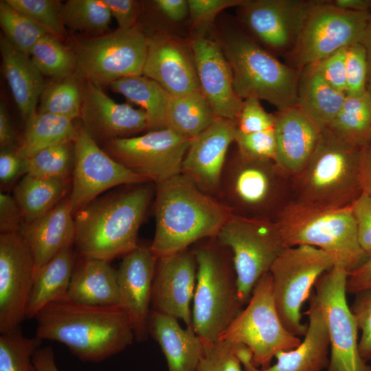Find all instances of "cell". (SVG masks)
Segmentation results:
<instances>
[{"mask_svg":"<svg viewBox=\"0 0 371 371\" xmlns=\"http://www.w3.org/2000/svg\"><path fill=\"white\" fill-rule=\"evenodd\" d=\"M34 319L35 337L64 344L85 362L104 361L135 340L131 319L120 306H89L65 299L47 305Z\"/></svg>","mask_w":371,"mask_h":371,"instance_id":"obj_1","label":"cell"},{"mask_svg":"<svg viewBox=\"0 0 371 371\" xmlns=\"http://www.w3.org/2000/svg\"><path fill=\"white\" fill-rule=\"evenodd\" d=\"M155 232L150 247L157 258L216 238L232 214L181 173L155 183Z\"/></svg>","mask_w":371,"mask_h":371,"instance_id":"obj_2","label":"cell"},{"mask_svg":"<svg viewBox=\"0 0 371 371\" xmlns=\"http://www.w3.org/2000/svg\"><path fill=\"white\" fill-rule=\"evenodd\" d=\"M147 183L98 197L74 214V245L82 258L111 262L137 245V235L155 194Z\"/></svg>","mask_w":371,"mask_h":371,"instance_id":"obj_3","label":"cell"},{"mask_svg":"<svg viewBox=\"0 0 371 371\" xmlns=\"http://www.w3.org/2000/svg\"><path fill=\"white\" fill-rule=\"evenodd\" d=\"M218 41L242 100H264L278 110L296 106L300 70L280 61L238 27H225Z\"/></svg>","mask_w":371,"mask_h":371,"instance_id":"obj_4","label":"cell"},{"mask_svg":"<svg viewBox=\"0 0 371 371\" xmlns=\"http://www.w3.org/2000/svg\"><path fill=\"white\" fill-rule=\"evenodd\" d=\"M360 153L323 128L308 161L292 176L293 201L324 208L350 206L362 194Z\"/></svg>","mask_w":371,"mask_h":371,"instance_id":"obj_5","label":"cell"},{"mask_svg":"<svg viewBox=\"0 0 371 371\" xmlns=\"http://www.w3.org/2000/svg\"><path fill=\"white\" fill-rule=\"evenodd\" d=\"M216 199L234 215L276 221L293 201L292 176L275 161L227 158Z\"/></svg>","mask_w":371,"mask_h":371,"instance_id":"obj_6","label":"cell"},{"mask_svg":"<svg viewBox=\"0 0 371 371\" xmlns=\"http://www.w3.org/2000/svg\"><path fill=\"white\" fill-rule=\"evenodd\" d=\"M197 263L192 328L203 342L219 339L243 308L231 251L215 238L193 249Z\"/></svg>","mask_w":371,"mask_h":371,"instance_id":"obj_7","label":"cell"},{"mask_svg":"<svg viewBox=\"0 0 371 371\" xmlns=\"http://www.w3.org/2000/svg\"><path fill=\"white\" fill-rule=\"evenodd\" d=\"M275 221L286 247L319 248L348 273L368 256L359 243L351 205L324 208L291 201Z\"/></svg>","mask_w":371,"mask_h":371,"instance_id":"obj_8","label":"cell"},{"mask_svg":"<svg viewBox=\"0 0 371 371\" xmlns=\"http://www.w3.org/2000/svg\"><path fill=\"white\" fill-rule=\"evenodd\" d=\"M218 340L245 346L254 364L262 369L271 366L278 352L292 350L300 344V338L289 333L280 320L269 272L257 282L246 306Z\"/></svg>","mask_w":371,"mask_h":371,"instance_id":"obj_9","label":"cell"},{"mask_svg":"<svg viewBox=\"0 0 371 371\" xmlns=\"http://www.w3.org/2000/svg\"><path fill=\"white\" fill-rule=\"evenodd\" d=\"M229 249L238 297L246 305L254 288L286 247L275 221L232 214L215 238Z\"/></svg>","mask_w":371,"mask_h":371,"instance_id":"obj_10","label":"cell"},{"mask_svg":"<svg viewBox=\"0 0 371 371\" xmlns=\"http://www.w3.org/2000/svg\"><path fill=\"white\" fill-rule=\"evenodd\" d=\"M335 262L326 251L309 245L286 247L272 264L273 295L280 320L297 337L304 336L302 308L319 277Z\"/></svg>","mask_w":371,"mask_h":371,"instance_id":"obj_11","label":"cell"},{"mask_svg":"<svg viewBox=\"0 0 371 371\" xmlns=\"http://www.w3.org/2000/svg\"><path fill=\"white\" fill-rule=\"evenodd\" d=\"M370 16V12L346 10L330 0H313L294 47L284 55L286 64L300 70L361 43Z\"/></svg>","mask_w":371,"mask_h":371,"instance_id":"obj_12","label":"cell"},{"mask_svg":"<svg viewBox=\"0 0 371 371\" xmlns=\"http://www.w3.org/2000/svg\"><path fill=\"white\" fill-rule=\"evenodd\" d=\"M348 272L334 265L317 280L311 297L322 311L329 335L327 371H371L359 352L358 328L346 298Z\"/></svg>","mask_w":371,"mask_h":371,"instance_id":"obj_13","label":"cell"},{"mask_svg":"<svg viewBox=\"0 0 371 371\" xmlns=\"http://www.w3.org/2000/svg\"><path fill=\"white\" fill-rule=\"evenodd\" d=\"M77 71L94 83L109 85L118 79L143 75L147 36L137 25L77 43L74 51Z\"/></svg>","mask_w":371,"mask_h":371,"instance_id":"obj_14","label":"cell"},{"mask_svg":"<svg viewBox=\"0 0 371 371\" xmlns=\"http://www.w3.org/2000/svg\"><path fill=\"white\" fill-rule=\"evenodd\" d=\"M191 142L192 139L166 128L109 141L104 143L103 150L148 182L157 183L181 173Z\"/></svg>","mask_w":371,"mask_h":371,"instance_id":"obj_15","label":"cell"},{"mask_svg":"<svg viewBox=\"0 0 371 371\" xmlns=\"http://www.w3.org/2000/svg\"><path fill=\"white\" fill-rule=\"evenodd\" d=\"M74 144V164L68 196L74 214L112 188L148 183L108 155L82 125Z\"/></svg>","mask_w":371,"mask_h":371,"instance_id":"obj_16","label":"cell"},{"mask_svg":"<svg viewBox=\"0 0 371 371\" xmlns=\"http://www.w3.org/2000/svg\"><path fill=\"white\" fill-rule=\"evenodd\" d=\"M313 0H245L237 7L251 37L268 51L286 55L294 47Z\"/></svg>","mask_w":371,"mask_h":371,"instance_id":"obj_17","label":"cell"},{"mask_svg":"<svg viewBox=\"0 0 371 371\" xmlns=\"http://www.w3.org/2000/svg\"><path fill=\"white\" fill-rule=\"evenodd\" d=\"M35 276L33 256L19 232L0 235V334L19 328Z\"/></svg>","mask_w":371,"mask_h":371,"instance_id":"obj_18","label":"cell"},{"mask_svg":"<svg viewBox=\"0 0 371 371\" xmlns=\"http://www.w3.org/2000/svg\"><path fill=\"white\" fill-rule=\"evenodd\" d=\"M143 76L157 82L172 97L200 91L190 41L169 34L147 36Z\"/></svg>","mask_w":371,"mask_h":371,"instance_id":"obj_19","label":"cell"},{"mask_svg":"<svg viewBox=\"0 0 371 371\" xmlns=\"http://www.w3.org/2000/svg\"><path fill=\"white\" fill-rule=\"evenodd\" d=\"M197 263L190 248L158 258L153 284V310L182 320L192 328Z\"/></svg>","mask_w":371,"mask_h":371,"instance_id":"obj_20","label":"cell"},{"mask_svg":"<svg viewBox=\"0 0 371 371\" xmlns=\"http://www.w3.org/2000/svg\"><path fill=\"white\" fill-rule=\"evenodd\" d=\"M190 44L200 91L217 117L236 121L243 100L236 93L231 67L218 40L196 35Z\"/></svg>","mask_w":371,"mask_h":371,"instance_id":"obj_21","label":"cell"},{"mask_svg":"<svg viewBox=\"0 0 371 371\" xmlns=\"http://www.w3.org/2000/svg\"><path fill=\"white\" fill-rule=\"evenodd\" d=\"M157 260L150 246H137L123 256L117 269L119 306L130 318L137 341L146 340L149 334L150 306Z\"/></svg>","mask_w":371,"mask_h":371,"instance_id":"obj_22","label":"cell"},{"mask_svg":"<svg viewBox=\"0 0 371 371\" xmlns=\"http://www.w3.org/2000/svg\"><path fill=\"white\" fill-rule=\"evenodd\" d=\"M236 122L216 117L192 139L183 161L181 174L205 193L217 197L227 151L234 142Z\"/></svg>","mask_w":371,"mask_h":371,"instance_id":"obj_23","label":"cell"},{"mask_svg":"<svg viewBox=\"0 0 371 371\" xmlns=\"http://www.w3.org/2000/svg\"><path fill=\"white\" fill-rule=\"evenodd\" d=\"M80 118L82 126L96 142L131 137L148 130L147 116L142 109L115 102L100 85L86 78Z\"/></svg>","mask_w":371,"mask_h":371,"instance_id":"obj_24","label":"cell"},{"mask_svg":"<svg viewBox=\"0 0 371 371\" xmlns=\"http://www.w3.org/2000/svg\"><path fill=\"white\" fill-rule=\"evenodd\" d=\"M274 115L276 162L293 176L308 161L322 129L297 106L278 110Z\"/></svg>","mask_w":371,"mask_h":371,"instance_id":"obj_25","label":"cell"},{"mask_svg":"<svg viewBox=\"0 0 371 371\" xmlns=\"http://www.w3.org/2000/svg\"><path fill=\"white\" fill-rule=\"evenodd\" d=\"M19 234L33 256L36 273L63 249L74 245V214L68 197L39 218L24 223Z\"/></svg>","mask_w":371,"mask_h":371,"instance_id":"obj_26","label":"cell"},{"mask_svg":"<svg viewBox=\"0 0 371 371\" xmlns=\"http://www.w3.org/2000/svg\"><path fill=\"white\" fill-rule=\"evenodd\" d=\"M172 316L151 310L148 332L159 344L168 371H196L203 341L193 328L185 329Z\"/></svg>","mask_w":371,"mask_h":371,"instance_id":"obj_27","label":"cell"},{"mask_svg":"<svg viewBox=\"0 0 371 371\" xmlns=\"http://www.w3.org/2000/svg\"><path fill=\"white\" fill-rule=\"evenodd\" d=\"M307 330L295 348L278 352L276 362L258 371H322L328 367L330 339L326 321L320 309L311 298Z\"/></svg>","mask_w":371,"mask_h":371,"instance_id":"obj_28","label":"cell"},{"mask_svg":"<svg viewBox=\"0 0 371 371\" xmlns=\"http://www.w3.org/2000/svg\"><path fill=\"white\" fill-rule=\"evenodd\" d=\"M3 74L23 120L27 122L36 112L39 98L45 87L43 74L30 56L16 48L3 35L0 38Z\"/></svg>","mask_w":371,"mask_h":371,"instance_id":"obj_29","label":"cell"},{"mask_svg":"<svg viewBox=\"0 0 371 371\" xmlns=\"http://www.w3.org/2000/svg\"><path fill=\"white\" fill-rule=\"evenodd\" d=\"M67 299L89 306H119L117 270L109 261L82 258L74 268Z\"/></svg>","mask_w":371,"mask_h":371,"instance_id":"obj_30","label":"cell"},{"mask_svg":"<svg viewBox=\"0 0 371 371\" xmlns=\"http://www.w3.org/2000/svg\"><path fill=\"white\" fill-rule=\"evenodd\" d=\"M346 96L324 79L315 63L300 69L296 106L322 129L336 117Z\"/></svg>","mask_w":371,"mask_h":371,"instance_id":"obj_31","label":"cell"},{"mask_svg":"<svg viewBox=\"0 0 371 371\" xmlns=\"http://www.w3.org/2000/svg\"><path fill=\"white\" fill-rule=\"evenodd\" d=\"M76 258L72 247H67L35 273L26 318L33 319L47 305L67 299Z\"/></svg>","mask_w":371,"mask_h":371,"instance_id":"obj_32","label":"cell"},{"mask_svg":"<svg viewBox=\"0 0 371 371\" xmlns=\"http://www.w3.org/2000/svg\"><path fill=\"white\" fill-rule=\"evenodd\" d=\"M109 85L113 91L123 95L146 113L148 131L167 128L172 96L157 82L142 75L122 78Z\"/></svg>","mask_w":371,"mask_h":371,"instance_id":"obj_33","label":"cell"},{"mask_svg":"<svg viewBox=\"0 0 371 371\" xmlns=\"http://www.w3.org/2000/svg\"><path fill=\"white\" fill-rule=\"evenodd\" d=\"M71 178L45 179L24 175L14 190L24 220L31 223L64 199Z\"/></svg>","mask_w":371,"mask_h":371,"instance_id":"obj_34","label":"cell"},{"mask_svg":"<svg viewBox=\"0 0 371 371\" xmlns=\"http://www.w3.org/2000/svg\"><path fill=\"white\" fill-rule=\"evenodd\" d=\"M78 126L69 118L49 113H36L26 122L24 133L15 149L26 159L52 146L74 141Z\"/></svg>","mask_w":371,"mask_h":371,"instance_id":"obj_35","label":"cell"},{"mask_svg":"<svg viewBox=\"0 0 371 371\" xmlns=\"http://www.w3.org/2000/svg\"><path fill=\"white\" fill-rule=\"evenodd\" d=\"M342 141L359 148L371 143V91L346 95L343 105L326 127Z\"/></svg>","mask_w":371,"mask_h":371,"instance_id":"obj_36","label":"cell"},{"mask_svg":"<svg viewBox=\"0 0 371 371\" xmlns=\"http://www.w3.org/2000/svg\"><path fill=\"white\" fill-rule=\"evenodd\" d=\"M200 91L171 98L167 128L189 139H194L216 118Z\"/></svg>","mask_w":371,"mask_h":371,"instance_id":"obj_37","label":"cell"},{"mask_svg":"<svg viewBox=\"0 0 371 371\" xmlns=\"http://www.w3.org/2000/svg\"><path fill=\"white\" fill-rule=\"evenodd\" d=\"M78 71L45 86L41 95L39 113H49L74 120L80 117L82 86Z\"/></svg>","mask_w":371,"mask_h":371,"instance_id":"obj_38","label":"cell"},{"mask_svg":"<svg viewBox=\"0 0 371 371\" xmlns=\"http://www.w3.org/2000/svg\"><path fill=\"white\" fill-rule=\"evenodd\" d=\"M23 159V175L45 179L71 178L74 164V141L46 148Z\"/></svg>","mask_w":371,"mask_h":371,"instance_id":"obj_39","label":"cell"},{"mask_svg":"<svg viewBox=\"0 0 371 371\" xmlns=\"http://www.w3.org/2000/svg\"><path fill=\"white\" fill-rule=\"evenodd\" d=\"M30 56L43 75L60 80L77 71L74 51L49 34H45L37 41Z\"/></svg>","mask_w":371,"mask_h":371,"instance_id":"obj_40","label":"cell"},{"mask_svg":"<svg viewBox=\"0 0 371 371\" xmlns=\"http://www.w3.org/2000/svg\"><path fill=\"white\" fill-rule=\"evenodd\" d=\"M61 16L73 31L101 34L108 30L112 16L103 0H69L62 4Z\"/></svg>","mask_w":371,"mask_h":371,"instance_id":"obj_41","label":"cell"},{"mask_svg":"<svg viewBox=\"0 0 371 371\" xmlns=\"http://www.w3.org/2000/svg\"><path fill=\"white\" fill-rule=\"evenodd\" d=\"M0 25L10 43L29 56L37 41L47 34L5 0L0 1Z\"/></svg>","mask_w":371,"mask_h":371,"instance_id":"obj_42","label":"cell"},{"mask_svg":"<svg viewBox=\"0 0 371 371\" xmlns=\"http://www.w3.org/2000/svg\"><path fill=\"white\" fill-rule=\"evenodd\" d=\"M42 341L21 330L0 335V371H35L33 356Z\"/></svg>","mask_w":371,"mask_h":371,"instance_id":"obj_43","label":"cell"},{"mask_svg":"<svg viewBox=\"0 0 371 371\" xmlns=\"http://www.w3.org/2000/svg\"><path fill=\"white\" fill-rule=\"evenodd\" d=\"M47 34L58 39L66 36L65 26L61 16L62 3L54 0H5Z\"/></svg>","mask_w":371,"mask_h":371,"instance_id":"obj_44","label":"cell"},{"mask_svg":"<svg viewBox=\"0 0 371 371\" xmlns=\"http://www.w3.org/2000/svg\"><path fill=\"white\" fill-rule=\"evenodd\" d=\"M196 371H243L236 346L222 340L203 342Z\"/></svg>","mask_w":371,"mask_h":371,"instance_id":"obj_45","label":"cell"},{"mask_svg":"<svg viewBox=\"0 0 371 371\" xmlns=\"http://www.w3.org/2000/svg\"><path fill=\"white\" fill-rule=\"evenodd\" d=\"M234 142L237 150L248 157L276 161L277 148L274 128L251 133H243L236 129Z\"/></svg>","mask_w":371,"mask_h":371,"instance_id":"obj_46","label":"cell"},{"mask_svg":"<svg viewBox=\"0 0 371 371\" xmlns=\"http://www.w3.org/2000/svg\"><path fill=\"white\" fill-rule=\"evenodd\" d=\"M346 95H357L368 90L367 56L361 43L346 48Z\"/></svg>","mask_w":371,"mask_h":371,"instance_id":"obj_47","label":"cell"},{"mask_svg":"<svg viewBox=\"0 0 371 371\" xmlns=\"http://www.w3.org/2000/svg\"><path fill=\"white\" fill-rule=\"evenodd\" d=\"M357 328L361 331L359 340V352L367 362L371 360V288L356 293L350 308Z\"/></svg>","mask_w":371,"mask_h":371,"instance_id":"obj_48","label":"cell"},{"mask_svg":"<svg viewBox=\"0 0 371 371\" xmlns=\"http://www.w3.org/2000/svg\"><path fill=\"white\" fill-rule=\"evenodd\" d=\"M236 129L243 133L263 131L274 128L275 115L267 113L256 98L243 100L236 121Z\"/></svg>","mask_w":371,"mask_h":371,"instance_id":"obj_49","label":"cell"},{"mask_svg":"<svg viewBox=\"0 0 371 371\" xmlns=\"http://www.w3.org/2000/svg\"><path fill=\"white\" fill-rule=\"evenodd\" d=\"M189 15L194 27L199 29L198 35L212 23L223 10L238 7L245 0H187Z\"/></svg>","mask_w":371,"mask_h":371,"instance_id":"obj_50","label":"cell"},{"mask_svg":"<svg viewBox=\"0 0 371 371\" xmlns=\"http://www.w3.org/2000/svg\"><path fill=\"white\" fill-rule=\"evenodd\" d=\"M359 243L365 251L371 255V195L362 193L351 205Z\"/></svg>","mask_w":371,"mask_h":371,"instance_id":"obj_51","label":"cell"},{"mask_svg":"<svg viewBox=\"0 0 371 371\" xmlns=\"http://www.w3.org/2000/svg\"><path fill=\"white\" fill-rule=\"evenodd\" d=\"M315 64L322 76L332 87L346 93V48L337 51Z\"/></svg>","mask_w":371,"mask_h":371,"instance_id":"obj_52","label":"cell"},{"mask_svg":"<svg viewBox=\"0 0 371 371\" xmlns=\"http://www.w3.org/2000/svg\"><path fill=\"white\" fill-rule=\"evenodd\" d=\"M116 20L118 29L128 30L137 25L140 14V3L135 0H103Z\"/></svg>","mask_w":371,"mask_h":371,"instance_id":"obj_53","label":"cell"},{"mask_svg":"<svg viewBox=\"0 0 371 371\" xmlns=\"http://www.w3.org/2000/svg\"><path fill=\"white\" fill-rule=\"evenodd\" d=\"M24 220L14 198L6 193H0L1 234L19 232Z\"/></svg>","mask_w":371,"mask_h":371,"instance_id":"obj_54","label":"cell"},{"mask_svg":"<svg viewBox=\"0 0 371 371\" xmlns=\"http://www.w3.org/2000/svg\"><path fill=\"white\" fill-rule=\"evenodd\" d=\"M23 159L15 150H1L0 153V181L6 185L14 181L23 174Z\"/></svg>","mask_w":371,"mask_h":371,"instance_id":"obj_55","label":"cell"},{"mask_svg":"<svg viewBox=\"0 0 371 371\" xmlns=\"http://www.w3.org/2000/svg\"><path fill=\"white\" fill-rule=\"evenodd\" d=\"M371 288V255L357 268L348 273L346 280L347 293L356 294Z\"/></svg>","mask_w":371,"mask_h":371,"instance_id":"obj_56","label":"cell"},{"mask_svg":"<svg viewBox=\"0 0 371 371\" xmlns=\"http://www.w3.org/2000/svg\"><path fill=\"white\" fill-rule=\"evenodd\" d=\"M156 8L167 19L173 22H179L189 14L187 0H156Z\"/></svg>","mask_w":371,"mask_h":371,"instance_id":"obj_57","label":"cell"},{"mask_svg":"<svg viewBox=\"0 0 371 371\" xmlns=\"http://www.w3.org/2000/svg\"><path fill=\"white\" fill-rule=\"evenodd\" d=\"M16 135L4 104H0V147L1 150H15Z\"/></svg>","mask_w":371,"mask_h":371,"instance_id":"obj_58","label":"cell"},{"mask_svg":"<svg viewBox=\"0 0 371 371\" xmlns=\"http://www.w3.org/2000/svg\"><path fill=\"white\" fill-rule=\"evenodd\" d=\"M359 181L362 193L371 195V143L361 148Z\"/></svg>","mask_w":371,"mask_h":371,"instance_id":"obj_59","label":"cell"},{"mask_svg":"<svg viewBox=\"0 0 371 371\" xmlns=\"http://www.w3.org/2000/svg\"><path fill=\"white\" fill-rule=\"evenodd\" d=\"M33 362L35 371H59L49 346L39 347L33 356Z\"/></svg>","mask_w":371,"mask_h":371,"instance_id":"obj_60","label":"cell"},{"mask_svg":"<svg viewBox=\"0 0 371 371\" xmlns=\"http://www.w3.org/2000/svg\"><path fill=\"white\" fill-rule=\"evenodd\" d=\"M336 7L350 11L370 12L371 0H330Z\"/></svg>","mask_w":371,"mask_h":371,"instance_id":"obj_61","label":"cell"},{"mask_svg":"<svg viewBox=\"0 0 371 371\" xmlns=\"http://www.w3.org/2000/svg\"><path fill=\"white\" fill-rule=\"evenodd\" d=\"M361 43L366 49L368 61L367 89L371 91V11L370 19Z\"/></svg>","mask_w":371,"mask_h":371,"instance_id":"obj_62","label":"cell"},{"mask_svg":"<svg viewBox=\"0 0 371 371\" xmlns=\"http://www.w3.org/2000/svg\"><path fill=\"white\" fill-rule=\"evenodd\" d=\"M238 357L243 365V371H258L251 359L250 351L244 346L236 345Z\"/></svg>","mask_w":371,"mask_h":371,"instance_id":"obj_63","label":"cell"}]
</instances>
